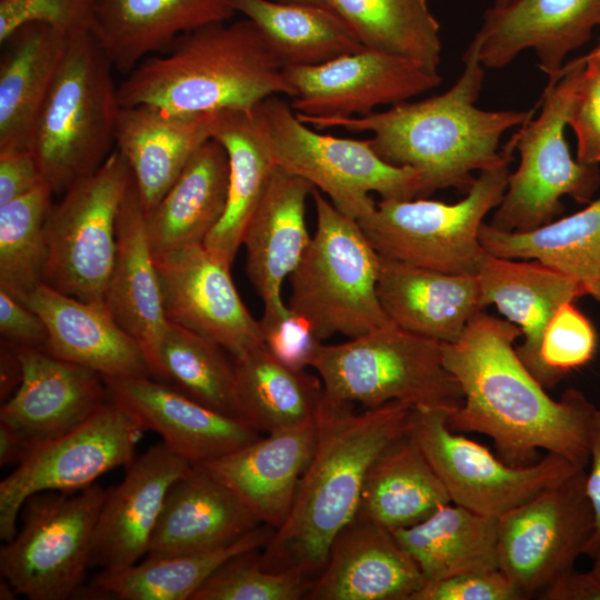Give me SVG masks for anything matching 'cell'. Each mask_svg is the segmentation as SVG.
<instances>
[{"instance_id":"6da1fadb","label":"cell","mask_w":600,"mask_h":600,"mask_svg":"<svg viewBox=\"0 0 600 600\" xmlns=\"http://www.w3.org/2000/svg\"><path fill=\"white\" fill-rule=\"evenodd\" d=\"M519 336L516 324L481 310L458 341L442 342L443 364L463 393L449 428L490 437L511 466L537 462L543 449L586 468L598 409L576 389L550 398L513 348Z\"/></svg>"},{"instance_id":"7a4b0ae2","label":"cell","mask_w":600,"mask_h":600,"mask_svg":"<svg viewBox=\"0 0 600 600\" xmlns=\"http://www.w3.org/2000/svg\"><path fill=\"white\" fill-rule=\"evenodd\" d=\"M462 63L460 77L448 90L419 101L408 100L383 111L348 118L294 112L316 129L370 132L371 144L384 161L420 172L423 198L447 188L468 192L476 179L474 171L492 168L513 156L512 137L499 150L501 137L532 118L538 103L528 111L478 108L484 67L474 37Z\"/></svg>"},{"instance_id":"3957f363","label":"cell","mask_w":600,"mask_h":600,"mask_svg":"<svg viewBox=\"0 0 600 600\" xmlns=\"http://www.w3.org/2000/svg\"><path fill=\"white\" fill-rule=\"evenodd\" d=\"M324 394L316 413V444L290 513L260 550L271 571L314 579L338 533L354 520L367 472L377 457L409 430L413 406L393 400L363 412Z\"/></svg>"},{"instance_id":"277c9868","label":"cell","mask_w":600,"mask_h":600,"mask_svg":"<svg viewBox=\"0 0 600 600\" xmlns=\"http://www.w3.org/2000/svg\"><path fill=\"white\" fill-rule=\"evenodd\" d=\"M279 94L294 97L284 66L249 19L216 22L143 59L118 86L121 107L149 104L201 114L252 109Z\"/></svg>"},{"instance_id":"5b68a950","label":"cell","mask_w":600,"mask_h":600,"mask_svg":"<svg viewBox=\"0 0 600 600\" xmlns=\"http://www.w3.org/2000/svg\"><path fill=\"white\" fill-rule=\"evenodd\" d=\"M113 68L91 32L70 37L31 147L54 193L96 172L113 151L121 107Z\"/></svg>"},{"instance_id":"8992f818","label":"cell","mask_w":600,"mask_h":600,"mask_svg":"<svg viewBox=\"0 0 600 600\" xmlns=\"http://www.w3.org/2000/svg\"><path fill=\"white\" fill-rule=\"evenodd\" d=\"M316 231L289 276V309L302 317L319 341L341 333L357 338L394 324L383 310L377 282L380 254L357 220L312 191Z\"/></svg>"},{"instance_id":"52a82bcc","label":"cell","mask_w":600,"mask_h":600,"mask_svg":"<svg viewBox=\"0 0 600 600\" xmlns=\"http://www.w3.org/2000/svg\"><path fill=\"white\" fill-rule=\"evenodd\" d=\"M324 394L367 409L400 400L413 407L459 408L463 393L443 364L442 342L392 324L337 344L312 360Z\"/></svg>"},{"instance_id":"ba28073f","label":"cell","mask_w":600,"mask_h":600,"mask_svg":"<svg viewBox=\"0 0 600 600\" xmlns=\"http://www.w3.org/2000/svg\"><path fill=\"white\" fill-rule=\"evenodd\" d=\"M584 66L580 57L566 63L560 78L547 83L539 114L512 136L520 162L509 176L491 227L509 232L534 230L563 212V196L589 203L600 189L599 166L573 159L564 137Z\"/></svg>"},{"instance_id":"9c48e42d","label":"cell","mask_w":600,"mask_h":600,"mask_svg":"<svg viewBox=\"0 0 600 600\" xmlns=\"http://www.w3.org/2000/svg\"><path fill=\"white\" fill-rule=\"evenodd\" d=\"M270 140L276 164L326 193L347 217L360 221L381 200L423 198L420 172L384 161L371 140L323 134L302 122L291 104L278 96L258 106Z\"/></svg>"},{"instance_id":"30bf717a","label":"cell","mask_w":600,"mask_h":600,"mask_svg":"<svg viewBox=\"0 0 600 600\" xmlns=\"http://www.w3.org/2000/svg\"><path fill=\"white\" fill-rule=\"evenodd\" d=\"M512 159L480 171L456 203L426 198L380 200L358 222L384 258L442 273L477 276L487 254L479 241L480 227L502 200Z\"/></svg>"},{"instance_id":"8fae6325","label":"cell","mask_w":600,"mask_h":600,"mask_svg":"<svg viewBox=\"0 0 600 600\" xmlns=\"http://www.w3.org/2000/svg\"><path fill=\"white\" fill-rule=\"evenodd\" d=\"M104 497L97 482L73 492L30 496L19 513L20 529L0 549L1 577L30 600L77 598L91 566Z\"/></svg>"},{"instance_id":"7c38bea8","label":"cell","mask_w":600,"mask_h":600,"mask_svg":"<svg viewBox=\"0 0 600 600\" xmlns=\"http://www.w3.org/2000/svg\"><path fill=\"white\" fill-rule=\"evenodd\" d=\"M132 173L114 149L92 174L53 203L47 220L44 283L83 301L103 302L117 252V221Z\"/></svg>"},{"instance_id":"4fadbf2b","label":"cell","mask_w":600,"mask_h":600,"mask_svg":"<svg viewBox=\"0 0 600 600\" xmlns=\"http://www.w3.org/2000/svg\"><path fill=\"white\" fill-rule=\"evenodd\" d=\"M450 411L413 407L409 431L454 504L500 518L579 469L554 453L529 466H511L480 443L454 433L447 422Z\"/></svg>"},{"instance_id":"5bb4252c","label":"cell","mask_w":600,"mask_h":600,"mask_svg":"<svg viewBox=\"0 0 600 600\" xmlns=\"http://www.w3.org/2000/svg\"><path fill=\"white\" fill-rule=\"evenodd\" d=\"M144 429L121 403L109 398L79 426L37 442L24 460L0 482V538L17 533L23 502L43 491L73 492L103 473L127 467Z\"/></svg>"},{"instance_id":"9a60e30c","label":"cell","mask_w":600,"mask_h":600,"mask_svg":"<svg viewBox=\"0 0 600 600\" xmlns=\"http://www.w3.org/2000/svg\"><path fill=\"white\" fill-rule=\"evenodd\" d=\"M586 468L499 518L501 571L526 599L540 594L584 554L593 532Z\"/></svg>"},{"instance_id":"2e32d148","label":"cell","mask_w":600,"mask_h":600,"mask_svg":"<svg viewBox=\"0 0 600 600\" xmlns=\"http://www.w3.org/2000/svg\"><path fill=\"white\" fill-rule=\"evenodd\" d=\"M297 113L348 118L394 106L437 88L438 70L404 57L364 48L328 62L286 67Z\"/></svg>"},{"instance_id":"e0dca14e","label":"cell","mask_w":600,"mask_h":600,"mask_svg":"<svg viewBox=\"0 0 600 600\" xmlns=\"http://www.w3.org/2000/svg\"><path fill=\"white\" fill-rule=\"evenodd\" d=\"M154 261L169 322L218 343L233 359L264 346L260 322L242 302L230 268L203 244L156 254Z\"/></svg>"},{"instance_id":"ac0fdd59","label":"cell","mask_w":600,"mask_h":600,"mask_svg":"<svg viewBox=\"0 0 600 600\" xmlns=\"http://www.w3.org/2000/svg\"><path fill=\"white\" fill-rule=\"evenodd\" d=\"M600 26V0H513L492 6L474 38L484 68L501 69L532 49L548 82L560 78L566 57Z\"/></svg>"},{"instance_id":"d6986e66","label":"cell","mask_w":600,"mask_h":600,"mask_svg":"<svg viewBox=\"0 0 600 600\" xmlns=\"http://www.w3.org/2000/svg\"><path fill=\"white\" fill-rule=\"evenodd\" d=\"M192 464L163 442L126 467L120 483L106 490L91 550V566L120 572L146 557L172 483Z\"/></svg>"},{"instance_id":"ffe728a7","label":"cell","mask_w":600,"mask_h":600,"mask_svg":"<svg viewBox=\"0 0 600 600\" xmlns=\"http://www.w3.org/2000/svg\"><path fill=\"white\" fill-rule=\"evenodd\" d=\"M102 379L111 399L191 464L210 462L261 437L243 421L198 402L168 382L152 377Z\"/></svg>"},{"instance_id":"44dd1931","label":"cell","mask_w":600,"mask_h":600,"mask_svg":"<svg viewBox=\"0 0 600 600\" xmlns=\"http://www.w3.org/2000/svg\"><path fill=\"white\" fill-rule=\"evenodd\" d=\"M314 189L307 180L277 166L246 228V271L263 304L261 327L289 312L282 300V286L311 240L306 226V201Z\"/></svg>"},{"instance_id":"7402d4cb","label":"cell","mask_w":600,"mask_h":600,"mask_svg":"<svg viewBox=\"0 0 600 600\" xmlns=\"http://www.w3.org/2000/svg\"><path fill=\"white\" fill-rule=\"evenodd\" d=\"M22 381L1 404L0 421L32 442L61 436L87 420L109 400L102 377L62 360L43 348L19 346Z\"/></svg>"},{"instance_id":"603a6c76","label":"cell","mask_w":600,"mask_h":600,"mask_svg":"<svg viewBox=\"0 0 600 600\" xmlns=\"http://www.w3.org/2000/svg\"><path fill=\"white\" fill-rule=\"evenodd\" d=\"M424 582L391 531L354 518L333 540L304 599L411 600Z\"/></svg>"},{"instance_id":"cb8c5ba5","label":"cell","mask_w":600,"mask_h":600,"mask_svg":"<svg viewBox=\"0 0 600 600\" xmlns=\"http://www.w3.org/2000/svg\"><path fill=\"white\" fill-rule=\"evenodd\" d=\"M26 303L44 322V350L101 377H152L138 342L117 322L106 302L83 301L46 283Z\"/></svg>"},{"instance_id":"d4e9b609","label":"cell","mask_w":600,"mask_h":600,"mask_svg":"<svg viewBox=\"0 0 600 600\" xmlns=\"http://www.w3.org/2000/svg\"><path fill=\"white\" fill-rule=\"evenodd\" d=\"M104 302L121 328L138 342L152 378L159 380V350L168 320L133 178L118 214L117 252Z\"/></svg>"},{"instance_id":"484cf974","label":"cell","mask_w":600,"mask_h":600,"mask_svg":"<svg viewBox=\"0 0 600 600\" xmlns=\"http://www.w3.org/2000/svg\"><path fill=\"white\" fill-rule=\"evenodd\" d=\"M260 521L206 466L192 464L170 487L144 558H166L233 542Z\"/></svg>"},{"instance_id":"4316f807","label":"cell","mask_w":600,"mask_h":600,"mask_svg":"<svg viewBox=\"0 0 600 600\" xmlns=\"http://www.w3.org/2000/svg\"><path fill=\"white\" fill-rule=\"evenodd\" d=\"M316 418V417H314ZM316 444V420L267 433L206 466L262 524L287 520Z\"/></svg>"},{"instance_id":"83f0119b","label":"cell","mask_w":600,"mask_h":600,"mask_svg":"<svg viewBox=\"0 0 600 600\" xmlns=\"http://www.w3.org/2000/svg\"><path fill=\"white\" fill-rule=\"evenodd\" d=\"M234 12L232 0H94L91 33L113 67L129 73L180 36Z\"/></svg>"},{"instance_id":"f1b7e54d","label":"cell","mask_w":600,"mask_h":600,"mask_svg":"<svg viewBox=\"0 0 600 600\" xmlns=\"http://www.w3.org/2000/svg\"><path fill=\"white\" fill-rule=\"evenodd\" d=\"M210 114L149 104L120 107L116 147L130 168L144 212L160 201L193 153L211 138Z\"/></svg>"},{"instance_id":"f546056e","label":"cell","mask_w":600,"mask_h":600,"mask_svg":"<svg viewBox=\"0 0 600 600\" xmlns=\"http://www.w3.org/2000/svg\"><path fill=\"white\" fill-rule=\"evenodd\" d=\"M377 292L390 320L412 333L452 343L481 310L478 276L450 274L380 256Z\"/></svg>"},{"instance_id":"4dcf8cb0","label":"cell","mask_w":600,"mask_h":600,"mask_svg":"<svg viewBox=\"0 0 600 600\" xmlns=\"http://www.w3.org/2000/svg\"><path fill=\"white\" fill-rule=\"evenodd\" d=\"M480 304H494L523 336L516 351L544 388L540 344L547 326L566 302L586 294L584 286L534 260L514 261L487 252L479 272ZM546 389V388H544Z\"/></svg>"},{"instance_id":"1f68e13d","label":"cell","mask_w":600,"mask_h":600,"mask_svg":"<svg viewBox=\"0 0 600 600\" xmlns=\"http://www.w3.org/2000/svg\"><path fill=\"white\" fill-rule=\"evenodd\" d=\"M210 132L227 151L229 189L224 212L203 246L230 268L277 164L257 106L212 112Z\"/></svg>"},{"instance_id":"d6a6232c","label":"cell","mask_w":600,"mask_h":600,"mask_svg":"<svg viewBox=\"0 0 600 600\" xmlns=\"http://www.w3.org/2000/svg\"><path fill=\"white\" fill-rule=\"evenodd\" d=\"M70 37L40 22L6 41L0 60V151L31 150L37 120Z\"/></svg>"},{"instance_id":"836d02e7","label":"cell","mask_w":600,"mask_h":600,"mask_svg":"<svg viewBox=\"0 0 600 600\" xmlns=\"http://www.w3.org/2000/svg\"><path fill=\"white\" fill-rule=\"evenodd\" d=\"M228 189L227 151L210 138L193 153L160 201L144 212L153 254L203 244L224 212Z\"/></svg>"},{"instance_id":"e575fe53","label":"cell","mask_w":600,"mask_h":600,"mask_svg":"<svg viewBox=\"0 0 600 600\" xmlns=\"http://www.w3.org/2000/svg\"><path fill=\"white\" fill-rule=\"evenodd\" d=\"M450 497L408 430L369 468L356 518L394 531L421 522Z\"/></svg>"},{"instance_id":"d590c367","label":"cell","mask_w":600,"mask_h":600,"mask_svg":"<svg viewBox=\"0 0 600 600\" xmlns=\"http://www.w3.org/2000/svg\"><path fill=\"white\" fill-rule=\"evenodd\" d=\"M391 532L426 582L501 570L499 518L450 502L421 522Z\"/></svg>"},{"instance_id":"8d00e7d4","label":"cell","mask_w":600,"mask_h":600,"mask_svg":"<svg viewBox=\"0 0 600 600\" xmlns=\"http://www.w3.org/2000/svg\"><path fill=\"white\" fill-rule=\"evenodd\" d=\"M273 532L272 527L259 524L233 542L214 549L143 558L120 572L100 571L90 582V594L118 600H191L222 564L241 553L264 548Z\"/></svg>"},{"instance_id":"74e56055","label":"cell","mask_w":600,"mask_h":600,"mask_svg":"<svg viewBox=\"0 0 600 600\" xmlns=\"http://www.w3.org/2000/svg\"><path fill=\"white\" fill-rule=\"evenodd\" d=\"M233 360L241 421L271 433L314 419L324 397L319 377L284 366L266 346Z\"/></svg>"},{"instance_id":"f35d334b","label":"cell","mask_w":600,"mask_h":600,"mask_svg":"<svg viewBox=\"0 0 600 600\" xmlns=\"http://www.w3.org/2000/svg\"><path fill=\"white\" fill-rule=\"evenodd\" d=\"M286 67L317 66L364 49L348 23L327 4L232 0Z\"/></svg>"},{"instance_id":"ab89813d","label":"cell","mask_w":600,"mask_h":600,"mask_svg":"<svg viewBox=\"0 0 600 600\" xmlns=\"http://www.w3.org/2000/svg\"><path fill=\"white\" fill-rule=\"evenodd\" d=\"M479 241L490 254L533 259L583 286L600 279V196L568 217L527 232L482 223Z\"/></svg>"},{"instance_id":"60d3db41","label":"cell","mask_w":600,"mask_h":600,"mask_svg":"<svg viewBox=\"0 0 600 600\" xmlns=\"http://www.w3.org/2000/svg\"><path fill=\"white\" fill-rule=\"evenodd\" d=\"M364 48L416 60L438 70L440 24L428 0H324Z\"/></svg>"},{"instance_id":"b9f144b4","label":"cell","mask_w":600,"mask_h":600,"mask_svg":"<svg viewBox=\"0 0 600 600\" xmlns=\"http://www.w3.org/2000/svg\"><path fill=\"white\" fill-rule=\"evenodd\" d=\"M227 353L218 343L168 321L159 350V380L239 419L234 360Z\"/></svg>"},{"instance_id":"7bdbcfd3","label":"cell","mask_w":600,"mask_h":600,"mask_svg":"<svg viewBox=\"0 0 600 600\" xmlns=\"http://www.w3.org/2000/svg\"><path fill=\"white\" fill-rule=\"evenodd\" d=\"M53 193L44 182L0 206V289L23 302L44 283L47 220Z\"/></svg>"},{"instance_id":"ee69618b","label":"cell","mask_w":600,"mask_h":600,"mask_svg":"<svg viewBox=\"0 0 600 600\" xmlns=\"http://www.w3.org/2000/svg\"><path fill=\"white\" fill-rule=\"evenodd\" d=\"M260 550L248 551L227 561L191 600L304 599L313 580L294 571L264 569L260 562Z\"/></svg>"},{"instance_id":"f6af8a7d","label":"cell","mask_w":600,"mask_h":600,"mask_svg":"<svg viewBox=\"0 0 600 600\" xmlns=\"http://www.w3.org/2000/svg\"><path fill=\"white\" fill-rule=\"evenodd\" d=\"M597 344L591 321L572 302L563 303L547 326L540 344L544 388H553L571 371L589 363Z\"/></svg>"},{"instance_id":"bcb514c9","label":"cell","mask_w":600,"mask_h":600,"mask_svg":"<svg viewBox=\"0 0 600 600\" xmlns=\"http://www.w3.org/2000/svg\"><path fill=\"white\" fill-rule=\"evenodd\" d=\"M94 0H0V43L19 28L40 22L71 37L91 32Z\"/></svg>"},{"instance_id":"7dc6e473","label":"cell","mask_w":600,"mask_h":600,"mask_svg":"<svg viewBox=\"0 0 600 600\" xmlns=\"http://www.w3.org/2000/svg\"><path fill=\"white\" fill-rule=\"evenodd\" d=\"M583 73L570 110L568 126L577 139V160L600 164V57H580Z\"/></svg>"},{"instance_id":"c3c4849f","label":"cell","mask_w":600,"mask_h":600,"mask_svg":"<svg viewBox=\"0 0 600 600\" xmlns=\"http://www.w3.org/2000/svg\"><path fill=\"white\" fill-rule=\"evenodd\" d=\"M411 600H524V597L501 570H494L424 582Z\"/></svg>"},{"instance_id":"681fc988","label":"cell","mask_w":600,"mask_h":600,"mask_svg":"<svg viewBox=\"0 0 600 600\" xmlns=\"http://www.w3.org/2000/svg\"><path fill=\"white\" fill-rule=\"evenodd\" d=\"M264 346L281 363L292 369L311 367L319 341L310 324L299 314L289 312L278 321L261 327Z\"/></svg>"},{"instance_id":"f907efd6","label":"cell","mask_w":600,"mask_h":600,"mask_svg":"<svg viewBox=\"0 0 600 600\" xmlns=\"http://www.w3.org/2000/svg\"><path fill=\"white\" fill-rule=\"evenodd\" d=\"M0 332L2 339L19 346L46 347L48 330L29 306L0 289Z\"/></svg>"},{"instance_id":"816d5d0a","label":"cell","mask_w":600,"mask_h":600,"mask_svg":"<svg viewBox=\"0 0 600 600\" xmlns=\"http://www.w3.org/2000/svg\"><path fill=\"white\" fill-rule=\"evenodd\" d=\"M44 182L46 178L31 150L0 151V206Z\"/></svg>"},{"instance_id":"f5cc1de1","label":"cell","mask_w":600,"mask_h":600,"mask_svg":"<svg viewBox=\"0 0 600 600\" xmlns=\"http://www.w3.org/2000/svg\"><path fill=\"white\" fill-rule=\"evenodd\" d=\"M590 469L586 474V492L593 514V532L584 554L600 557V409H598L590 443Z\"/></svg>"},{"instance_id":"db71d44e","label":"cell","mask_w":600,"mask_h":600,"mask_svg":"<svg viewBox=\"0 0 600 600\" xmlns=\"http://www.w3.org/2000/svg\"><path fill=\"white\" fill-rule=\"evenodd\" d=\"M538 599L600 600V578L592 570L579 572L572 568L559 576Z\"/></svg>"},{"instance_id":"11a10c76","label":"cell","mask_w":600,"mask_h":600,"mask_svg":"<svg viewBox=\"0 0 600 600\" xmlns=\"http://www.w3.org/2000/svg\"><path fill=\"white\" fill-rule=\"evenodd\" d=\"M0 352V399L3 403L20 386L23 368L18 344L2 339Z\"/></svg>"},{"instance_id":"9f6ffc18","label":"cell","mask_w":600,"mask_h":600,"mask_svg":"<svg viewBox=\"0 0 600 600\" xmlns=\"http://www.w3.org/2000/svg\"><path fill=\"white\" fill-rule=\"evenodd\" d=\"M36 443L12 426L0 421V466H18Z\"/></svg>"},{"instance_id":"6f0895ef","label":"cell","mask_w":600,"mask_h":600,"mask_svg":"<svg viewBox=\"0 0 600 600\" xmlns=\"http://www.w3.org/2000/svg\"><path fill=\"white\" fill-rule=\"evenodd\" d=\"M19 594L13 586L1 577L0 580V599L1 600H12L16 599V596Z\"/></svg>"},{"instance_id":"680465c9","label":"cell","mask_w":600,"mask_h":600,"mask_svg":"<svg viewBox=\"0 0 600 600\" xmlns=\"http://www.w3.org/2000/svg\"><path fill=\"white\" fill-rule=\"evenodd\" d=\"M584 292L600 303V279L584 284Z\"/></svg>"},{"instance_id":"91938a15","label":"cell","mask_w":600,"mask_h":600,"mask_svg":"<svg viewBox=\"0 0 600 600\" xmlns=\"http://www.w3.org/2000/svg\"><path fill=\"white\" fill-rule=\"evenodd\" d=\"M281 2H294V3H311V4H327L324 0H277Z\"/></svg>"},{"instance_id":"94428289","label":"cell","mask_w":600,"mask_h":600,"mask_svg":"<svg viewBox=\"0 0 600 600\" xmlns=\"http://www.w3.org/2000/svg\"><path fill=\"white\" fill-rule=\"evenodd\" d=\"M592 571L600 578V557L593 560Z\"/></svg>"},{"instance_id":"6125c7cd","label":"cell","mask_w":600,"mask_h":600,"mask_svg":"<svg viewBox=\"0 0 600 600\" xmlns=\"http://www.w3.org/2000/svg\"><path fill=\"white\" fill-rule=\"evenodd\" d=\"M587 58H591V57H600V42L599 44L592 49L589 53L584 54Z\"/></svg>"},{"instance_id":"be15d7a7","label":"cell","mask_w":600,"mask_h":600,"mask_svg":"<svg viewBox=\"0 0 600 600\" xmlns=\"http://www.w3.org/2000/svg\"><path fill=\"white\" fill-rule=\"evenodd\" d=\"M511 1H513V0H494L493 6H498V7L506 6V4L510 3Z\"/></svg>"}]
</instances>
